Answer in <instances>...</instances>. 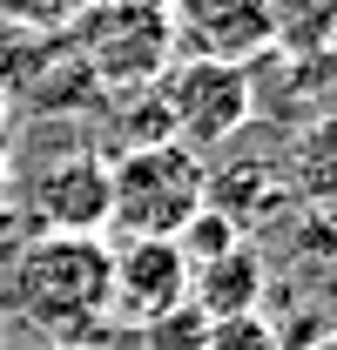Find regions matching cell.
I'll return each instance as SVG.
<instances>
[{
  "label": "cell",
  "mask_w": 337,
  "mask_h": 350,
  "mask_svg": "<svg viewBox=\"0 0 337 350\" xmlns=\"http://www.w3.org/2000/svg\"><path fill=\"white\" fill-rule=\"evenodd\" d=\"M108 269L115 250L101 236H34L14 256V310L34 330L82 337L108 317Z\"/></svg>",
  "instance_id": "6da1fadb"
},
{
  "label": "cell",
  "mask_w": 337,
  "mask_h": 350,
  "mask_svg": "<svg viewBox=\"0 0 337 350\" xmlns=\"http://www.w3.org/2000/svg\"><path fill=\"white\" fill-rule=\"evenodd\" d=\"M203 209L210 169L182 142L122 148V162H108V229H122V243H175Z\"/></svg>",
  "instance_id": "7a4b0ae2"
},
{
  "label": "cell",
  "mask_w": 337,
  "mask_h": 350,
  "mask_svg": "<svg viewBox=\"0 0 337 350\" xmlns=\"http://www.w3.org/2000/svg\"><path fill=\"white\" fill-rule=\"evenodd\" d=\"M75 54L101 94H135L168 75L175 21L168 0H95L75 21Z\"/></svg>",
  "instance_id": "3957f363"
},
{
  "label": "cell",
  "mask_w": 337,
  "mask_h": 350,
  "mask_svg": "<svg viewBox=\"0 0 337 350\" xmlns=\"http://www.w3.org/2000/svg\"><path fill=\"white\" fill-rule=\"evenodd\" d=\"M155 101L168 115V142H182L189 155H210L250 122V75L229 61H182L155 81Z\"/></svg>",
  "instance_id": "277c9868"
},
{
  "label": "cell",
  "mask_w": 337,
  "mask_h": 350,
  "mask_svg": "<svg viewBox=\"0 0 337 350\" xmlns=\"http://www.w3.org/2000/svg\"><path fill=\"white\" fill-rule=\"evenodd\" d=\"M27 216L41 236H101L108 229V155L61 148L27 169Z\"/></svg>",
  "instance_id": "5b68a950"
},
{
  "label": "cell",
  "mask_w": 337,
  "mask_h": 350,
  "mask_svg": "<svg viewBox=\"0 0 337 350\" xmlns=\"http://www.w3.org/2000/svg\"><path fill=\"white\" fill-rule=\"evenodd\" d=\"M189 304V262L175 243H122L108 269V310H122L135 330L162 323L168 310Z\"/></svg>",
  "instance_id": "8992f818"
},
{
  "label": "cell",
  "mask_w": 337,
  "mask_h": 350,
  "mask_svg": "<svg viewBox=\"0 0 337 350\" xmlns=\"http://www.w3.org/2000/svg\"><path fill=\"white\" fill-rule=\"evenodd\" d=\"M168 21L203 47V61H229V68H243L256 47L277 34L263 0H175Z\"/></svg>",
  "instance_id": "52a82bcc"
},
{
  "label": "cell",
  "mask_w": 337,
  "mask_h": 350,
  "mask_svg": "<svg viewBox=\"0 0 337 350\" xmlns=\"http://www.w3.org/2000/svg\"><path fill=\"white\" fill-rule=\"evenodd\" d=\"M189 304L203 310L210 323H229V317H256L263 304V262L256 250H229V256L203 262V269H189Z\"/></svg>",
  "instance_id": "ba28073f"
},
{
  "label": "cell",
  "mask_w": 337,
  "mask_h": 350,
  "mask_svg": "<svg viewBox=\"0 0 337 350\" xmlns=\"http://www.w3.org/2000/svg\"><path fill=\"white\" fill-rule=\"evenodd\" d=\"M142 344L149 350H210V317L196 304H182V310H168L162 323H149Z\"/></svg>",
  "instance_id": "9c48e42d"
},
{
  "label": "cell",
  "mask_w": 337,
  "mask_h": 350,
  "mask_svg": "<svg viewBox=\"0 0 337 350\" xmlns=\"http://www.w3.org/2000/svg\"><path fill=\"white\" fill-rule=\"evenodd\" d=\"M210 350H277V344L256 317H229V323H210Z\"/></svg>",
  "instance_id": "30bf717a"
},
{
  "label": "cell",
  "mask_w": 337,
  "mask_h": 350,
  "mask_svg": "<svg viewBox=\"0 0 337 350\" xmlns=\"http://www.w3.org/2000/svg\"><path fill=\"white\" fill-rule=\"evenodd\" d=\"M7 122H14V94H7V81H0V135H7Z\"/></svg>",
  "instance_id": "8fae6325"
}]
</instances>
